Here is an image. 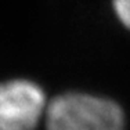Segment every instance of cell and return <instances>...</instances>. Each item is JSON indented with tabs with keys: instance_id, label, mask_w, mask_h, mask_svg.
<instances>
[{
	"instance_id": "cell-1",
	"label": "cell",
	"mask_w": 130,
	"mask_h": 130,
	"mask_svg": "<svg viewBox=\"0 0 130 130\" xmlns=\"http://www.w3.org/2000/svg\"><path fill=\"white\" fill-rule=\"evenodd\" d=\"M46 130H125L116 103L85 93H65L47 103Z\"/></svg>"
},
{
	"instance_id": "cell-2",
	"label": "cell",
	"mask_w": 130,
	"mask_h": 130,
	"mask_svg": "<svg viewBox=\"0 0 130 130\" xmlns=\"http://www.w3.org/2000/svg\"><path fill=\"white\" fill-rule=\"evenodd\" d=\"M46 107L44 93L33 82L0 83V130H36Z\"/></svg>"
},
{
	"instance_id": "cell-3",
	"label": "cell",
	"mask_w": 130,
	"mask_h": 130,
	"mask_svg": "<svg viewBox=\"0 0 130 130\" xmlns=\"http://www.w3.org/2000/svg\"><path fill=\"white\" fill-rule=\"evenodd\" d=\"M113 8L119 21L130 29V0H113Z\"/></svg>"
}]
</instances>
